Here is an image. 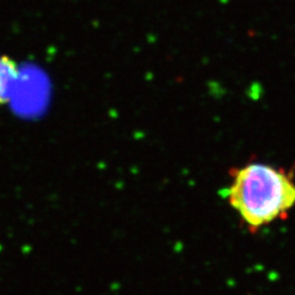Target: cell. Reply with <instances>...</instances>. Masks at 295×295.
<instances>
[{"label":"cell","mask_w":295,"mask_h":295,"mask_svg":"<svg viewBox=\"0 0 295 295\" xmlns=\"http://www.w3.org/2000/svg\"><path fill=\"white\" fill-rule=\"evenodd\" d=\"M226 199L255 231L283 218L295 207L294 176L284 168L253 162L234 168Z\"/></svg>","instance_id":"cell-1"},{"label":"cell","mask_w":295,"mask_h":295,"mask_svg":"<svg viewBox=\"0 0 295 295\" xmlns=\"http://www.w3.org/2000/svg\"><path fill=\"white\" fill-rule=\"evenodd\" d=\"M19 76L20 70L15 59L6 55L0 56V104L10 101Z\"/></svg>","instance_id":"cell-2"}]
</instances>
